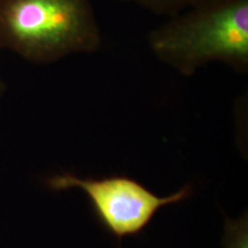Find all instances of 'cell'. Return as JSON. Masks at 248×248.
<instances>
[{
  "label": "cell",
  "instance_id": "obj_1",
  "mask_svg": "<svg viewBox=\"0 0 248 248\" xmlns=\"http://www.w3.org/2000/svg\"><path fill=\"white\" fill-rule=\"evenodd\" d=\"M148 46L157 60L191 77L219 62L248 73V0H204L152 30Z\"/></svg>",
  "mask_w": 248,
  "mask_h": 248
},
{
  "label": "cell",
  "instance_id": "obj_2",
  "mask_svg": "<svg viewBox=\"0 0 248 248\" xmlns=\"http://www.w3.org/2000/svg\"><path fill=\"white\" fill-rule=\"evenodd\" d=\"M91 0H0V49L51 64L101 47Z\"/></svg>",
  "mask_w": 248,
  "mask_h": 248
},
{
  "label": "cell",
  "instance_id": "obj_3",
  "mask_svg": "<svg viewBox=\"0 0 248 248\" xmlns=\"http://www.w3.org/2000/svg\"><path fill=\"white\" fill-rule=\"evenodd\" d=\"M46 184L53 191L73 187L84 191L99 221L119 240L139 233L160 208L185 200L191 194V186H184L176 193L161 198L125 176L91 179L62 173L47 179Z\"/></svg>",
  "mask_w": 248,
  "mask_h": 248
},
{
  "label": "cell",
  "instance_id": "obj_4",
  "mask_svg": "<svg viewBox=\"0 0 248 248\" xmlns=\"http://www.w3.org/2000/svg\"><path fill=\"white\" fill-rule=\"evenodd\" d=\"M120 1L136 5L153 14L169 17L204 0H120Z\"/></svg>",
  "mask_w": 248,
  "mask_h": 248
},
{
  "label": "cell",
  "instance_id": "obj_5",
  "mask_svg": "<svg viewBox=\"0 0 248 248\" xmlns=\"http://www.w3.org/2000/svg\"><path fill=\"white\" fill-rule=\"evenodd\" d=\"M248 222L247 214L239 219L228 218L225 223L224 245L225 248H248Z\"/></svg>",
  "mask_w": 248,
  "mask_h": 248
},
{
  "label": "cell",
  "instance_id": "obj_6",
  "mask_svg": "<svg viewBox=\"0 0 248 248\" xmlns=\"http://www.w3.org/2000/svg\"><path fill=\"white\" fill-rule=\"evenodd\" d=\"M5 83H4V80H2V78L1 77H0V101H1V98H2V95H4V93H5Z\"/></svg>",
  "mask_w": 248,
  "mask_h": 248
}]
</instances>
